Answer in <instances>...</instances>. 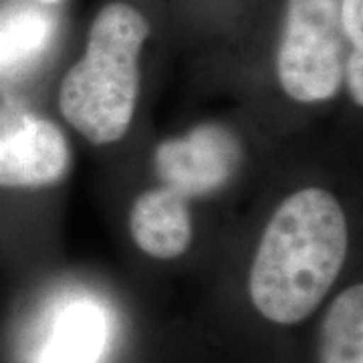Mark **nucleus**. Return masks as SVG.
I'll return each mask as SVG.
<instances>
[{
    "mask_svg": "<svg viewBox=\"0 0 363 363\" xmlns=\"http://www.w3.org/2000/svg\"><path fill=\"white\" fill-rule=\"evenodd\" d=\"M242 162V147L233 131L204 123L156 147L154 166L162 184L184 196L202 198L222 190Z\"/></svg>",
    "mask_w": 363,
    "mask_h": 363,
    "instance_id": "4",
    "label": "nucleus"
},
{
    "mask_svg": "<svg viewBox=\"0 0 363 363\" xmlns=\"http://www.w3.org/2000/svg\"><path fill=\"white\" fill-rule=\"evenodd\" d=\"M321 363H363V286L339 295L325 315Z\"/></svg>",
    "mask_w": 363,
    "mask_h": 363,
    "instance_id": "7",
    "label": "nucleus"
},
{
    "mask_svg": "<svg viewBox=\"0 0 363 363\" xmlns=\"http://www.w3.org/2000/svg\"><path fill=\"white\" fill-rule=\"evenodd\" d=\"M104 337L99 311L91 305H75L55 327L43 363H97Z\"/></svg>",
    "mask_w": 363,
    "mask_h": 363,
    "instance_id": "8",
    "label": "nucleus"
},
{
    "mask_svg": "<svg viewBox=\"0 0 363 363\" xmlns=\"http://www.w3.org/2000/svg\"><path fill=\"white\" fill-rule=\"evenodd\" d=\"M353 104L363 105V49H351L345 61V75Z\"/></svg>",
    "mask_w": 363,
    "mask_h": 363,
    "instance_id": "11",
    "label": "nucleus"
},
{
    "mask_svg": "<svg viewBox=\"0 0 363 363\" xmlns=\"http://www.w3.org/2000/svg\"><path fill=\"white\" fill-rule=\"evenodd\" d=\"M51 37V21L35 6L14 4L0 11V71L35 57Z\"/></svg>",
    "mask_w": 363,
    "mask_h": 363,
    "instance_id": "9",
    "label": "nucleus"
},
{
    "mask_svg": "<svg viewBox=\"0 0 363 363\" xmlns=\"http://www.w3.org/2000/svg\"><path fill=\"white\" fill-rule=\"evenodd\" d=\"M347 255V220L321 188L289 196L267 224L250 269L257 311L279 325L307 319L337 281Z\"/></svg>",
    "mask_w": 363,
    "mask_h": 363,
    "instance_id": "1",
    "label": "nucleus"
},
{
    "mask_svg": "<svg viewBox=\"0 0 363 363\" xmlns=\"http://www.w3.org/2000/svg\"><path fill=\"white\" fill-rule=\"evenodd\" d=\"M339 14L345 39L353 49H363V0H341Z\"/></svg>",
    "mask_w": 363,
    "mask_h": 363,
    "instance_id": "10",
    "label": "nucleus"
},
{
    "mask_svg": "<svg viewBox=\"0 0 363 363\" xmlns=\"http://www.w3.org/2000/svg\"><path fill=\"white\" fill-rule=\"evenodd\" d=\"M71 166L63 131L39 117L0 130V186L39 188L59 184Z\"/></svg>",
    "mask_w": 363,
    "mask_h": 363,
    "instance_id": "5",
    "label": "nucleus"
},
{
    "mask_svg": "<svg viewBox=\"0 0 363 363\" xmlns=\"http://www.w3.org/2000/svg\"><path fill=\"white\" fill-rule=\"evenodd\" d=\"M147 35L150 25L138 9L107 4L91 25L85 55L61 81V113L91 143H113L130 130Z\"/></svg>",
    "mask_w": 363,
    "mask_h": 363,
    "instance_id": "2",
    "label": "nucleus"
},
{
    "mask_svg": "<svg viewBox=\"0 0 363 363\" xmlns=\"http://www.w3.org/2000/svg\"><path fill=\"white\" fill-rule=\"evenodd\" d=\"M130 233L135 245L152 259H178L192 242L188 200L166 186L143 192L131 206Z\"/></svg>",
    "mask_w": 363,
    "mask_h": 363,
    "instance_id": "6",
    "label": "nucleus"
},
{
    "mask_svg": "<svg viewBox=\"0 0 363 363\" xmlns=\"http://www.w3.org/2000/svg\"><path fill=\"white\" fill-rule=\"evenodd\" d=\"M341 0H289L277 73L285 93L298 104L337 95L345 75Z\"/></svg>",
    "mask_w": 363,
    "mask_h": 363,
    "instance_id": "3",
    "label": "nucleus"
},
{
    "mask_svg": "<svg viewBox=\"0 0 363 363\" xmlns=\"http://www.w3.org/2000/svg\"><path fill=\"white\" fill-rule=\"evenodd\" d=\"M39 2H47V4H51V2H59V0H39Z\"/></svg>",
    "mask_w": 363,
    "mask_h": 363,
    "instance_id": "12",
    "label": "nucleus"
}]
</instances>
